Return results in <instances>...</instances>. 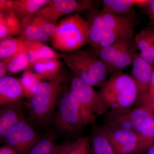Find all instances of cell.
Instances as JSON below:
<instances>
[{
  "instance_id": "obj_1",
  "label": "cell",
  "mask_w": 154,
  "mask_h": 154,
  "mask_svg": "<svg viewBox=\"0 0 154 154\" xmlns=\"http://www.w3.org/2000/svg\"><path fill=\"white\" fill-rule=\"evenodd\" d=\"M99 93L109 110L131 108L138 97L137 86L132 77L122 72L112 74Z\"/></svg>"
},
{
  "instance_id": "obj_2",
  "label": "cell",
  "mask_w": 154,
  "mask_h": 154,
  "mask_svg": "<svg viewBox=\"0 0 154 154\" xmlns=\"http://www.w3.org/2000/svg\"><path fill=\"white\" fill-rule=\"evenodd\" d=\"M62 77L59 75L52 80L42 82L27 106L30 118L39 126L48 124L54 112L62 89Z\"/></svg>"
},
{
  "instance_id": "obj_3",
  "label": "cell",
  "mask_w": 154,
  "mask_h": 154,
  "mask_svg": "<svg viewBox=\"0 0 154 154\" xmlns=\"http://www.w3.org/2000/svg\"><path fill=\"white\" fill-rule=\"evenodd\" d=\"M61 56L75 74L90 85L101 87L107 81V69L93 52L79 49Z\"/></svg>"
},
{
  "instance_id": "obj_4",
  "label": "cell",
  "mask_w": 154,
  "mask_h": 154,
  "mask_svg": "<svg viewBox=\"0 0 154 154\" xmlns=\"http://www.w3.org/2000/svg\"><path fill=\"white\" fill-rule=\"evenodd\" d=\"M50 40L55 49L63 53L80 49L88 42L87 21L78 14L63 18L58 23Z\"/></svg>"
},
{
  "instance_id": "obj_5",
  "label": "cell",
  "mask_w": 154,
  "mask_h": 154,
  "mask_svg": "<svg viewBox=\"0 0 154 154\" xmlns=\"http://www.w3.org/2000/svg\"><path fill=\"white\" fill-rule=\"evenodd\" d=\"M70 89L78 99L83 127L94 125L97 116L106 114L109 110L100 93L76 75L72 78Z\"/></svg>"
},
{
  "instance_id": "obj_6",
  "label": "cell",
  "mask_w": 154,
  "mask_h": 154,
  "mask_svg": "<svg viewBox=\"0 0 154 154\" xmlns=\"http://www.w3.org/2000/svg\"><path fill=\"white\" fill-rule=\"evenodd\" d=\"M54 123L61 132L69 134L82 133L83 125L76 96L70 88L59 99Z\"/></svg>"
},
{
  "instance_id": "obj_7",
  "label": "cell",
  "mask_w": 154,
  "mask_h": 154,
  "mask_svg": "<svg viewBox=\"0 0 154 154\" xmlns=\"http://www.w3.org/2000/svg\"><path fill=\"white\" fill-rule=\"evenodd\" d=\"M93 1L90 0H51L35 16L41 17L57 26V21L64 15L72 12L93 10Z\"/></svg>"
},
{
  "instance_id": "obj_8",
  "label": "cell",
  "mask_w": 154,
  "mask_h": 154,
  "mask_svg": "<svg viewBox=\"0 0 154 154\" xmlns=\"http://www.w3.org/2000/svg\"><path fill=\"white\" fill-rule=\"evenodd\" d=\"M40 138L34 127L25 119L6 136L2 142L19 154H29Z\"/></svg>"
},
{
  "instance_id": "obj_9",
  "label": "cell",
  "mask_w": 154,
  "mask_h": 154,
  "mask_svg": "<svg viewBox=\"0 0 154 154\" xmlns=\"http://www.w3.org/2000/svg\"><path fill=\"white\" fill-rule=\"evenodd\" d=\"M51 0H0V11L14 12L21 26L31 22L35 14Z\"/></svg>"
},
{
  "instance_id": "obj_10",
  "label": "cell",
  "mask_w": 154,
  "mask_h": 154,
  "mask_svg": "<svg viewBox=\"0 0 154 154\" xmlns=\"http://www.w3.org/2000/svg\"><path fill=\"white\" fill-rule=\"evenodd\" d=\"M22 106L19 102L6 105L0 110V139L2 142L17 125L25 119Z\"/></svg>"
},
{
  "instance_id": "obj_11",
  "label": "cell",
  "mask_w": 154,
  "mask_h": 154,
  "mask_svg": "<svg viewBox=\"0 0 154 154\" xmlns=\"http://www.w3.org/2000/svg\"><path fill=\"white\" fill-rule=\"evenodd\" d=\"M132 65L131 76L137 86L139 97L148 88L154 66L143 58L140 53L135 55Z\"/></svg>"
},
{
  "instance_id": "obj_12",
  "label": "cell",
  "mask_w": 154,
  "mask_h": 154,
  "mask_svg": "<svg viewBox=\"0 0 154 154\" xmlns=\"http://www.w3.org/2000/svg\"><path fill=\"white\" fill-rule=\"evenodd\" d=\"M23 96L24 91L19 80L8 76L0 78L1 107L19 103Z\"/></svg>"
},
{
  "instance_id": "obj_13",
  "label": "cell",
  "mask_w": 154,
  "mask_h": 154,
  "mask_svg": "<svg viewBox=\"0 0 154 154\" xmlns=\"http://www.w3.org/2000/svg\"><path fill=\"white\" fill-rule=\"evenodd\" d=\"M134 32L127 34L109 46L99 49H94V53L106 66L108 72L116 57L122 49L132 41Z\"/></svg>"
},
{
  "instance_id": "obj_14",
  "label": "cell",
  "mask_w": 154,
  "mask_h": 154,
  "mask_svg": "<svg viewBox=\"0 0 154 154\" xmlns=\"http://www.w3.org/2000/svg\"><path fill=\"white\" fill-rule=\"evenodd\" d=\"M134 40L141 57L154 66V27L141 30L135 36Z\"/></svg>"
},
{
  "instance_id": "obj_15",
  "label": "cell",
  "mask_w": 154,
  "mask_h": 154,
  "mask_svg": "<svg viewBox=\"0 0 154 154\" xmlns=\"http://www.w3.org/2000/svg\"><path fill=\"white\" fill-rule=\"evenodd\" d=\"M88 43L93 48H96L102 38V33L105 29V22L102 11L91 10L88 14Z\"/></svg>"
},
{
  "instance_id": "obj_16",
  "label": "cell",
  "mask_w": 154,
  "mask_h": 154,
  "mask_svg": "<svg viewBox=\"0 0 154 154\" xmlns=\"http://www.w3.org/2000/svg\"><path fill=\"white\" fill-rule=\"evenodd\" d=\"M131 110L110 109L106 113L102 126L112 129H133L131 119Z\"/></svg>"
},
{
  "instance_id": "obj_17",
  "label": "cell",
  "mask_w": 154,
  "mask_h": 154,
  "mask_svg": "<svg viewBox=\"0 0 154 154\" xmlns=\"http://www.w3.org/2000/svg\"><path fill=\"white\" fill-rule=\"evenodd\" d=\"M90 139L91 154H116L113 145L102 126L93 125Z\"/></svg>"
},
{
  "instance_id": "obj_18",
  "label": "cell",
  "mask_w": 154,
  "mask_h": 154,
  "mask_svg": "<svg viewBox=\"0 0 154 154\" xmlns=\"http://www.w3.org/2000/svg\"><path fill=\"white\" fill-rule=\"evenodd\" d=\"M18 38L25 44L29 58V65L39 59H58L62 57L61 54H58L53 50L43 43L30 41L21 37Z\"/></svg>"
},
{
  "instance_id": "obj_19",
  "label": "cell",
  "mask_w": 154,
  "mask_h": 154,
  "mask_svg": "<svg viewBox=\"0 0 154 154\" xmlns=\"http://www.w3.org/2000/svg\"><path fill=\"white\" fill-rule=\"evenodd\" d=\"M149 0H104L102 10L122 16H132L130 14L134 6L145 8Z\"/></svg>"
},
{
  "instance_id": "obj_20",
  "label": "cell",
  "mask_w": 154,
  "mask_h": 154,
  "mask_svg": "<svg viewBox=\"0 0 154 154\" xmlns=\"http://www.w3.org/2000/svg\"><path fill=\"white\" fill-rule=\"evenodd\" d=\"M21 33V23L14 12L0 11L1 40L12 38Z\"/></svg>"
},
{
  "instance_id": "obj_21",
  "label": "cell",
  "mask_w": 154,
  "mask_h": 154,
  "mask_svg": "<svg viewBox=\"0 0 154 154\" xmlns=\"http://www.w3.org/2000/svg\"><path fill=\"white\" fill-rule=\"evenodd\" d=\"M154 116V111L145 106L131 108V119L133 129L139 134L143 132L148 128Z\"/></svg>"
},
{
  "instance_id": "obj_22",
  "label": "cell",
  "mask_w": 154,
  "mask_h": 154,
  "mask_svg": "<svg viewBox=\"0 0 154 154\" xmlns=\"http://www.w3.org/2000/svg\"><path fill=\"white\" fill-rule=\"evenodd\" d=\"M102 127L113 147L137 143H141L140 134L134 130L112 129Z\"/></svg>"
},
{
  "instance_id": "obj_23",
  "label": "cell",
  "mask_w": 154,
  "mask_h": 154,
  "mask_svg": "<svg viewBox=\"0 0 154 154\" xmlns=\"http://www.w3.org/2000/svg\"><path fill=\"white\" fill-rule=\"evenodd\" d=\"M33 66L35 72L42 79L52 80L59 75L61 63L57 58H42L37 60L28 67Z\"/></svg>"
},
{
  "instance_id": "obj_24",
  "label": "cell",
  "mask_w": 154,
  "mask_h": 154,
  "mask_svg": "<svg viewBox=\"0 0 154 154\" xmlns=\"http://www.w3.org/2000/svg\"><path fill=\"white\" fill-rule=\"evenodd\" d=\"M132 41L127 46L122 50L118 54L115 60L108 70V73L121 72L127 66L132 64L136 52L138 49L135 43L133 44Z\"/></svg>"
},
{
  "instance_id": "obj_25",
  "label": "cell",
  "mask_w": 154,
  "mask_h": 154,
  "mask_svg": "<svg viewBox=\"0 0 154 154\" xmlns=\"http://www.w3.org/2000/svg\"><path fill=\"white\" fill-rule=\"evenodd\" d=\"M101 11L105 22V29H134L135 22L133 16H122L102 9Z\"/></svg>"
},
{
  "instance_id": "obj_26",
  "label": "cell",
  "mask_w": 154,
  "mask_h": 154,
  "mask_svg": "<svg viewBox=\"0 0 154 154\" xmlns=\"http://www.w3.org/2000/svg\"><path fill=\"white\" fill-rule=\"evenodd\" d=\"M42 78L36 72L30 70L26 71L20 79L24 96L28 98V101L36 94Z\"/></svg>"
},
{
  "instance_id": "obj_27",
  "label": "cell",
  "mask_w": 154,
  "mask_h": 154,
  "mask_svg": "<svg viewBox=\"0 0 154 154\" xmlns=\"http://www.w3.org/2000/svg\"><path fill=\"white\" fill-rule=\"evenodd\" d=\"M27 51L25 44L18 38H5L0 42V59H6L19 52Z\"/></svg>"
},
{
  "instance_id": "obj_28",
  "label": "cell",
  "mask_w": 154,
  "mask_h": 154,
  "mask_svg": "<svg viewBox=\"0 0 154 154\" xmlns=\"http://www.w3.org/2000/svg\"><path fill=\"white\" fill-rule=\"evenodd\" d=\"M54 134L48 133L41 137L29 154H55L59 145L55 142Z\"/></svg>"
},
{
  "instance_id": "obj_29",
  "label": "cell",
  "mask_w": 154,
  "mask_h": 154,
  "mask_svg": "<svg viewBox=\"0 0 154 154\" xmlns=\"http://www.w3.org/2000/svg\"><path fill=\"white\" fill-rule=\"evenodd\" d=\"M3 61L5 63L8 73L15 74L25 69L29 64V59L27 51L19 52Z\"/></svg>"
},
{
  "instance_id": "obj_30",
  "label": "cell",
  "mask_w": 154,
  "mask_h": 154,
  "mask_svg": "<svg viewBox=\"0 0 154 154\" xmlns=\"http://www.w3.org/2000/svg\"><path fill=\"white\" fill-rule=\"evenodd\" d=\"M134 29L125 28L109 30L105 28L99 45L96 48L94 49H99L109 46L110 45L113 44L121 37L134 32Z\"/></svg>"
},
{
  "instance_id": "obj_31",
  "label": "cell",
  "mask_w": 154,
  "mask_h": 154,
  "mask_svg": "<svg viewBox=\"0 0 154 154\" xmlns=\"http://www.w3.org/2000/svg\"><path fill=\"white\" fill-rule=\"evenodd\" d=\"M19 37L42 43L50 40L49 36L43 33L38 27L30 23L21 26V33Z\"/></svg>"
},
{
  "instance_id": "obj_32",
  "label": "cell",
  "mask_w": 154,
  "mask_h": 154,
  "mask_svg": "<svg viewBox=\"0 0 154 154\" xmlns=\"http://www.w3.org/2000/svg\"><path fill=\"white\" fill-rule=\"evenodd\" d=\"M144 106L154 111V66L150 82L146 91L138 98L135 107Z\"/></svg>"
},
{
  "instance_id": "obj_33",
  "label": "cell",
  "mask_w": 154,
  "mask_h": 154,
  "mask_svg": "<svg viewBox=\"0 0 154 154\" xmlns=\"http://www.w3.org/2000/svg\"><path fill=\"white\" fill-rule=\"evenodd\" d=\"M91 139L88 136L79 137L72 143L67 154H91Z\"/></svg>"
},
{
  "instance_id": "obj_34",
  "label": "cell",
  "mask_w": 154,
  "mask_h": 154,
  "mask_svg": "<svg viewBox=\"0 0 154 154\" xmlns=\"http://www.w3.org/2000/svg\"><path fill=\"white\" fill-rule=\"evenodd\" d=\"M30 24L38 27L43 33L49 36L53 35L55 32L56 26L41 17L34 16Z\"/></svg>"
},
{
  "instance_id": "obj_35",
  "label": "cell",
  "mask_w": 154,
  "mask_h": 154,
  "mask_svg": "<svg viewBox=\"0 0 154 154\" xmlns=\"http://www.w3.org/2000/svg\"><path fill=\"white\" fill-rule=\"evenodd\" d=\"M141 142L145 152L154 145V116L147 129L140 134Z\"/></svg>"
},
{
  "instance_id": "obj_36",
  "label": "cell",
  "mask_w": 154,
  "mask_h": 154,
  "mask_svg": "<svg viewBox=\"0 0 154 154\" xmlns=\"http://www.w3.org/2000/svg\"><path fill=\"white\" fill-rule=\"evenodd\" d=\"M149 18L154 23V0H149V2L145 7Z\"/></svg>"
},
{
  "instance_id": "obj_37",
  "label": "cell",
  "mask_w": 154,
  "mask_h": 154,
  "mask_svg": "<svg viewBox=\"0 0 154 154\" xmlns=\"http://www.w3.org/2000/svg\"><path fill=\"white\" fill-rule=\"evenodd\" d=\"M72 143L66 142L59 145L57 152L55 154H67L68 152Z\"/></svg>"
},
{
  "instance_id": "obj_38",
  "label": "cell",
  "mask_w": 154,
  "mask_h": 154,
  "mask_svg": "<svg viewBox=\"0 0 154 154\" xmlns=\"http://www.w3.org/2000/svg\"><path fill=\"white\" fill-rule=\"evenodd\" d=\"M0 154H19L14 149L4 145L0 148Z\"/></svg>"
},
{
  "instance_id": "obj_39",
  "label": "cell",
  "mask_w": 154,
  "mask_h": 154,
  "mask_svg": "<svg viewBox=\"0 0 154 154\" xmlns=\"http://www.w3.org/2000/svg\"><path fill=\"white\" fill-rule=\"evenodd\" d=\"M8 73V69L5 63L1 61L0 62V78L5 76L6 74Z\"/></svg>"
},
{
  "instance_id": "obj_40",
  "label": "cell",
  "mask_w": 154,
  "mask_h": 154,
  "mask_svg": "<svg viewBox=\"0 0 154 154\" xmlns=\"http://www.w3.org/2000/svg\"><path fill=\"white\" fill-rule=\"evenodd\" d=\"M146 154H154V145L148 149L146 152Z\"/></svg>"
}]
</instances>
